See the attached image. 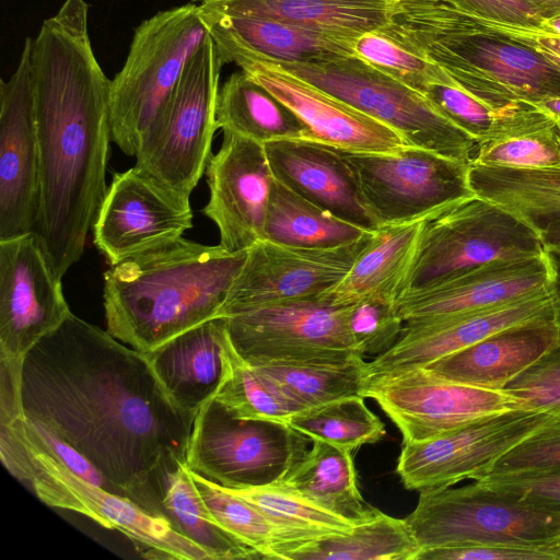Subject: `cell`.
<instances>
[{"instance_id": "d590c367", "label": "cell", "mask_w": 560, "mask_h": 560, "mask_svg": "<svg viewBox=\"0 0 560 560\" xmlns=\"http://www.w3.org/2000/svg\"><path fill=\"white\" fill-rule=\"evenodd\" d=\"M223 359L224 374L213 398L233 417L289 425L291 418L305 409L248 364L233 347L229 332Z\"/></svg>"}, {"instance_id": "cb8c5ba5", "label": "cell", "mask_w": 560, "mask_h": 560, "mask_svg": "<svg viewBox=\"0 0 560 560\" xmlns=\"http://www.w3.org/2000/svg\"><path fill=\"white\" fill-rule=\"evenodd\" d=\"M559 339L557 319L533 322L495 332L423 368L451 382L501 390Z\"/></svg>"}, {"instance_id": "ffe728a7", "label": "cell", "mask_w": 560, "mask_h": 560, "mask_svg": "<svg viewBox=\"0 0 560 560\" xmlns=\"http://www.w3.org/2000/svg\"><path fill=\"white\" fill-rule=\"evenodd\" d=\"M206 177L210 195L202 212L217 225L219 245L231 253L248 250L262 240L275 182L264 144L223 131Z\"/></svg>"}, {"instance_id": "7402d4cb", "label": "cell", "mask_w": 560, "mask_h": 560, "mask_svg": "<svg viewBox=\"0 0 560 560\" xmlns=\"http://www.w3.org/2000/svg\"><path fill=\"white\" fill-rule=\"evenodd\" d=\"M557 319L551 291L494 308L435 322H404L397 341L368 362V377L424 366L501 330Z\"/></svg>"}, {"instance_id": "60d3db41", "label": "cell", "mask_w": 560, "mask_h": 560, "mask_svg": "<svg viewBox=\"0 0 560 560\" xmlns=\"http://www.w3.org/2000/svg\"><path fill=\"white\" fill-rule=\"evenodd\" d=\"M352 49L359 59L422 95L431 84L453 81L440 66L407 49L380 30L355 38Z\"/></svg>"}, {"instance_id": "7a4b0ae2", "label": "cell", "mask_w": 560, "mask_h": 560, "mask_svg": "<svg viewBox=\"0 0 560 560\" xmlns=\"http://www.w3.org/2000/svg\"><path fill=\"white\" fill-rule=\"evenodd\" d=\"M31 75L40 159L34 233L62 279L80 260L108 187L110 80L92 48L84 0H65L43 22Z\"/></svg>"}, {"instance_id": "11a10c76", "label": "cell", "mask_w": 560, "mask_h": 560, "mask_svg": "<svg viewBox=\"0 0 560 560\" xmlns=\"http://www.w3.org/2000/svg\"><path fill=\"white\" fill-rule=\"evenodd\" d=\"M535 105L560 124V97L547 98Z\"/></svg>"}, {"instance_id": "ee69618b", "label": "cell", "mask_w": 560, "mask_h": 560, "mask_svg": "<svg viewBox=\"0 0 560 560\" xmlns=\"http://www.w3.org/2000/svg\"><path fill=\"white\" fill-rule=\"evenodd\" d=\"M346 306L352 342L363 358L376 357L397 341L404 320L393 305L366 301Z\"/></svg>"}, {"instance_id": "484cf974", "label": "cell", "mask_w": 560, "mask_h": 560, "mask_svg": "<svg viewBox=\"0 0 560 560\" xmlns=\"http://www.w3.org/2000/svg\"><path fill=\"white\" fill-rule=\"evenodd\" d=\"M202 10L276 20L317 31L351 45L382 30L398 12V0H205Z\"/></svg>"}, {"instance_id": "f6af8a7d", "label": "cell", "mask_w": 560, "mask_h": 560, "mask_svg": "<svg viewBox=\"0 0 560 560\" xmlns=\"http://www.w3.org/2000/svg\"><path fill=\"white\" fill-rule=\"evenodd\" d=\"M503 390L516 397L524 410L560 412V339L529 368L506 384Z\"/></svg>"}, {"instance_id": "9a60e30c", "label": "cell", "mask_w": 560, "mask_h": 560, "mask_svg": "<svg viewBox=\"0 0 560 560\" xmlns=\"http://www.w3.org/2000/svg\"><path fill=\"white\" fill-rule=\"evenodd\" d=\"M373 233L331 248L258 241L247 250L218 317L272 304L322 299L345 278Z\"/></svg>"}, {"instance_id": "d4e9b609", "label": "cell", "mask_w": 560, "mask_h": 560, "mask_svg": "<svg viewBox=\"0 0 560 560\" xmlns=\"http://www.w3.org/2000/svg\"><path fill=\"white\" fill-rule=\"evenodd\" d=\"M224 318L201 323L165 341L145 355L170 396L196 413L214 396L224 374Z\"/></svg>"}, {"instance_id": "8992f818", "label": "cell", "mask_w": 560, "mask_h": 560, "mask_svg": "<svg viewBox=\"0 0 560 560\" xmlns=\"http://www.w3.org/2000/svg\"><path fill=\"white\" fill-rule=\"evenodd\" d=\"M275 62L394 129L407 145L466 163L474 159L478 143L433 107L424 95L355 56L318 63Z\"/></svg>"}, {"instance_id": "5b68a950", "label": "cell", "mask_w": 560, "mask_h": 560, "mask_svg": "<svg viewBox=\"0 0 560 560\" xmlns=\"http://www.w3.org/2000/svg\"><path fill=\"white\" fill-rule=\"evenodd\" d=\"M0 425L11 432L0 446L3 466L27 483L43 503L80 513L105 528L120 532L147 558L210 560L201 547L176 532L164 517L73 474L27 439L19 419Z\"/></svg>"}, {"instance_id": "f35d334b", "label": "cell", "mask_w": 560, "mask_h": 560, "mask_svg": "<svg viewBox=\"0 0 560 560\" xmlns=\"http://www.w3.org/2000/svg\"><path fill=\"white\" fill-rule=\"evenodd\" d=\"M224 489L260 509L294 537L296 546L325 535L346 533L357 525L305 498L283 480L264 486Z\"/></svg>"}, {"instance_id": "2e32d148", "label": "cell", "mask_w": 560, "mask_h": 560, "mask_svg": "<svg viewBox=\"0 0 560 560\" xmlns=\"http://www.w3.org/2000/svg\"><path fill=\"white\" fill-rule=\"evenodd\" d=\"M189 197L133 166L115 173L92 226L109 266L183 237L192 228Z\"/></svg>"}, {"instance_id": "83f0119b", "label": "cell", "mask_w": 560, "mask_h": 560, "mask_svg": "<svg viewBox=\"0 0 560 560\" xmlns=\"http://www.w3.org/2000/svg\"><path fill=\"white\" fill-rule=\"evenodd\" d=\"M201 13L217 48L234 47L277 62L295 63H318L354 56L350 43L310 28L264 18L222 15L202 9Z\"/></svg>"}, {"instance_id": "680465c9", "label": "cell", "mask_w": 560, "mask_h": 560, "mask_svg": "<svg viewBox=\"0 0 560 560\" xmlns=\"http://www.w3.org/2000/svg\"><path fill=\"white\" fill-rule=\"evenodd\" d=\"M560 413V412H559Z\"/></svg>"}, {"instance_id": "836d02e7", "label": "cell", "mask_w": 560, "mask_h": 560, "mask_svg": "<svg viewBox=\"0 0 560 560\" xmlns=\"http://www.w3.org/2000/svg\"><path fill=\"white\" fill-rule=\"evenodd\" d=\"M373 232L339 219L273 182L262 240L306 248L348 245Z\"/></svg>"}, {"instance_id": "7dc6e473", "label": "cell", "mask_w": 560, "mask_h": 560, "mask_svg": "<svg viewBox=\"0 0 560 560\" xmlns=\"http://www.w3.org/2000/svg\"><path fill=\"white\" fill-rule=\"evenodd\" d=\"M482 489L511 500L560 512V471L514 477L481 478Z\"/></svg>"}, {"instance_id": "f907efd6", "label": "cell", "mask_w": 560, "mask_h": 560, "mask_svg": "<svg viewBox=\"0 0 560 560\" xmlns=\"http://www.w3.org/2000/svg\"><path fill=\"white\" fill-rule=\"evenodd\" d=\"M23 360L0 357V424L23 418L21 371Z\"/></svg>"}, {"instance_id": "b9f144b4", "label": "cell", "mask_w": 560, "mask_h": 560, "mask_svg": "<svg viewBox=\"0 0 560 560\" xmlns=\"http://www.w3.org/2000/svg\"><path fill=\"white\" fill-rule=\"evenodd\" d=\"M471 163L511 168H560V124L478 143Z\"/></svg>"}, {"instance_id": "e575fe53", "label": "cell", "mask_w": 560, "mask_h": 560, "mask_svg": "<svg viewBox=\"0 0 560 560\" xmlns=\"http://www.w3.org/2000/svg\"><path fill=\"white\" fill-rule=\"evenodd\" d=\"M419 551L405 518L380 511L346 533L325 535L296 546L285 560H417Z\"/></svg>"}, {"instance_id": "ac0fdd59", "label": "cell", "mask_w": 560, "mask_h": 560, "mask_svg": "<svg viewBox=\"0 0 560 560\" xmlns=\"http://www.w3.org/2000/svg\"><path fill=\"white\" fill-rule=\"evenodd\" d=\"M221 62L242 71L288 106L307 127L310 140L350 153L393 152L404 139L388 126L359 112L254 52L217 48Z\"/></svg>"}, {"instance_id": "6f0895ef", "label": "cell", "mask_w": 560, "mask_h": 560, "mask_svg": "<svg viewBox=\"0 0 560 560\" xmlns=\"http://www.w3.org/2000/svg\"><path fill=\"white\" fill-rule=\"evenodd\" d=\"M194 1H199L200 3L203 2L205 0H194Z\"/></svg>"}, {"instance_id": "8d00e7d4", "label": "cell", "mask_w": 560, "mask_h": 560, "mask_svg": "<svg viewBox=\"0 0 560 560\" xmlns=\"http://www.w3.org/2000/svg\"><path fill=\"white\" fill-rule=\"evenodd\" d=\"M211 518L261 559H285L296 546L294 537L260 509L190 470Z\"/></svg>"}, {"instance_id": "e0dca14e", "label": "cell", "mask_w": 560, "mask_h": 560, "mask_svg": "<svg viewBox=\"0 0 560 560\" xmlns=\"http://www.w3.org/2000/svg\"><path fill=\"white\" fill-rule=\"evenodd\" d=\"M71 314L39 237L0 241V357L23 360Z\"/></svg>"}, {"instance_id": "816d5d0a", "label": "cell", "mask_w": 560, "mask_h": 560, "mask_svg": "<svg viewBox=\"0 0 560 560\" xmlns=\"http://www.w3.org/2000/svg\"><path fill=\"white\" fill-rule=\"evenodd\" d=\"M479 23L488 30L502 33L535 48L551 62L560 67V36L551 35L537 28L486 22Z\"/></svg>"}, {"instance_id": "603a6c76", "label": "cell", "mask_w": 560, "mask_h": 560, "mask_svg": "<svg viewBox=\"0 0 560 560\" xmlns=\"http://www.w3.org/2000/svg\"><path fill=\"white\" fill-rule=\"evenodd\" d=\"M276 180L310 202L364 230L380 229L342 151L310 139L264 144Z\"/></svg>"}, {"instance_id": "d6a6232c", "label": "cell", "mask_w": 560, "mask_h": 560, "mask_svg": "<svg viewBox=\"0 0 560 560\" xmlns=\"http://www.w3.org/2000/svg\"><path fill=\"white\" fill-rule=\"evenodd\" d=\"M151 513L167 520L176 532L201 547L210 560L261 559L211 518L186 462L164 471Z\"/></svg>"}, {"instance_id": "ab89813d", "label": "cell", "mask_w": 560, "mask_h": 560, "mask_svg": "<svg viewBox=\"0 0 560 560\" xmlns=\"http://www.w3.org/2000/svg\"><path fill=\"white\" fill-rule=\"evenodd\" d=\"M289 425L310 440H319L347 451L373 444L386 435L385 424L353 395L295 413Z\"/></svg>"}, {"instance_id": "ba28073f", "label": "cell", "mask_w": 560, "mask_h": 560, "mask_svg": "<svg viewBox=\"0 0 560 560\" xmlns=\"http://www.w3.org/2000/svg\"><path fill=\"white\" fill-rule=\"evenodd\" d=\"M222 66L209 34L136 153V166L188 197L212 155Z\"/></svg>"}, {"instance_id": "277c9868", "label": "cell", "mask_w": 560, "mask_h": 560, "mask_svg": "<svg viewBox=\"0 0 560 560\" xmlns=\"http://www.w3.org/2000/svg\"><path fill=\"white\" fill-rule=\"evenodd\" d=\"M208 35L195 3L162 10L136 28L125 63L110 80L112 141L126 155L136 156Z\"/></svg>"}, {"instance_id": "1f68e13d", "label": "cell", "mask_w": 560, "mask_h": 560, "mask_svg": "<svg viewBox=\"0 0 560 560\" xmlns=\"http://www.w3.org/2000/svg\"><path fill=\"white\" fill-rule=\"evenodd\" d=\"M218 128L262 144L282 139H310L305 124L281 101L244 71L220 86Z\"/></svg>"}, {"instance_id": "c3c4849f", "label": "cell", "mask_w": 560, "mask_h": 560, "mask_svg": "<svg viewBox=\"0 0 560 560\" xmlns=\"http://www.w3.org/2000/svg\"><path fill=\"white\" fill-rule=\"evenodd\" d=\"M479 22L540 28L542 18L525 0H451Z\"/></svg>"}, {"instance_id": "bcb514c9", "label": "cell", "mask_w": 560, "mask_h": 560, "mask_svg": "<svg viewBox=\"0 0 560 560\" xmlns=\"http://www.w3.org/2000/svg\"><path fill=\"white\" fill-rule=\"evenodd\" d=\"M417 560H560V538L421 549Z\"/></svg>"}, {"instance_id": "db71d44e", "label": "cell", "mask_w": 560, "mask_h": 560, "mask_svg": "<svg viewBox=\"0 0 560 560\" xmlns=\"http://www.w3.org/2000/svg\"><path fill=\"white\" fill-rule=\"evenodd\" d=\"M544 19L551 18L560 13V0H525Z\"/></svg>"}, {"instance_id": "7c38bea8", "label": "cell", "mask_w": 560, "mask_h": 560, "mask_svg": "<svg viewBox=\"0 0 560 560\" xmlns=\"http://www.w3.org/2000/svg\"><path fill=\"white\" fill-rule=\"evenodd\" d=\"M222 318L233 347L250 365L363 358L350 336L348 306L327 300L272 304Z\"/></svg>"}, {"instance_id": "f1b7e54d", "label": "cell", "mask_w": 560, "mask_h": 560, "mask_svg": "<svg viewBox=\"0 0 560 560\" xmlns=\"http://www.w3.org/2000/svg\"><path fill=\"white\" fill-rule=\"evenodd\" d=\"M471 190L526 222L545 249L560 247V168H511L470 163Z\"/></svg>"}, {"instance_id": "9f6ffc18", "label": "cell", "mask_w": 560, "mask_h": 560, "mask_svg": "<svg viewBox=\"0 0 560 560\" xmlns=\"http://www.w3.org/2000/svg\"><path fill=\"white\" fill-rule=\"evenodd\" d=\"M541 32L560 36V13L548 19H544L540 28Z\"/></svg>"}, {"instance_id": "30bf717a", "label": "cell", "mask_w": 560, "mask_h": 560, "mask_svg": "<svg viewBox=\"0 0 560 560\" xmlns=\"http://www.w3.org/2000/svg\"><path fill=\"white\" fill-rule=\"evenodd\" d=\"M405 521L420 550L560 538V512L498 495L475 481L420 491Z\"/></svg>"}, {"instance_id": "9c48e42d", "label": "cell", "mask_w": 560, "mask_h": 560, "mask_svg": "<svg viewBox=\"0 0 560 560\" xmlns=\"http://www.w3.org/2000/svg\"><path fill=\"white\" fill-rule=\"evenodd\" d=\"M308 442L288 424L235 418L211 397L195 415L186 464L224 488L264 486L283 479Z\"/></svg>"}, {"instance_id": "f5cc1de1", "label": "cell", "mask_w": 560, "mask_h": 560, "mask_svg": "<svg viewBox=\"0 0 560 560\" xmlns=\"http://www.w3.org/2000/svg\"><path fill=\"white\" fill-rule=\"evenodd\" d=\"M546 256L550 270V289L553 298L557 320L560 324V247L548 248Z\"/></svg>"}, {"instance_id": "5bb4252c", "label": "cell", "mask_w": 560, "mask_h": 560, "mask_svg": "<svg viewBox=\"0 0 560 560\" xmlns=\"http://www.w3.org/2000/svg\"><path fill=\"white\" fill-rule=\"evenodd\" d=\"M557 413L515 409L440 436L401 444L396 474L408 490L446 488L486 477L495 462Z\"/></svg>"}, {"instance_id": "74e56055", "label": "cell", "mask_w": 560, "mask_h": 560, "mask_svg": "<svg viewBox=\"0 0 560 560\" xmlns=\"http://www.w3.org/2000/svg\"><path fill=\"white\" fill-rule=\"evenodd\" d=\"M249 364V363H248ZM368 362H311L253 365L305 409L353 395L362 396ZM363 397V396H362Z\"/></svg>"}, {"instance_id": "6da1fadb", "label": "cell", "mask_w": 560, "mask_h": 560, "mask_svg": "<svg viewBox=\"0 0 560 560\" xmlns=\"http://www.w3.org/2000/svg\"><path fill=\"white\" fill-rule=\"evenodd\" d=\"M72 313L24 357V418L77 450L117 494L150 513L156 486L186 462L195 415L145 353Z\"/></svg>"}, {"instance_id": "44dd1931", "label": "cell", "mask_w": 560, "mask_h": 560, "mask_svg": "<svg viewBox=\"0 0 560 560\" xmlns=\"http://www.w3.org/2000/svg\"><path fill=\"white\" fill-rule=\"evenodd\" d=\"M550 291L545 252L537 257L490 261L425 288L407 291L396 301L394 310L404 322H435Z\"/></svg>"}, {"instance_id": "d6986e66", "label": "cell", "mask_w": 560, "mask_h": 560, "mask_svg": "<svg viewBox=\"0 0 560 560\" xmlns=\"http://www.w3.org/2000/svg\"><path fill=\"white\" fill-rule=\"evenodd\" d=\"M32 38L18 67L0 83V241L35 231L40 203V159L31 75Z\"/></svg>"}, {"instance_id": "4dcf8cb0", "label": "cell", "mask_w": 560, "mask_h": 560, "mask_svg": "<svg viewBox=\"0 0 560 560\" xmlns=\"http://www.w3.org/2000/svg\"><path fill=\"white\" fill-rule=\"evenodd\" d=\"M281 479L311 501L359 524L373 518L380 510L370 506L359 490L353 452L319 440Z\"/></svg>"}, {"instance_id": "f546056e", "label": "cell", "mask_w": 560, "mask_h": 560, "mask_svg": "<svg viewBox=\"0 0 560 560\" xmlns=\"http://www.w3.org/2000/svg\"><path fill=\"white\" fill-rule=\"evenodd\" d=\"M423 95L477 143L515 137L559 124L535 104L486 98L464 89L454 80L431 84Z\"/></svg>"}, {"instance_id": "52a82bcc", "label": "cell", "mask_w": 560, "mask_h": 560, "mask_svg": "<svg viewBox=\"0 0 560 560\" xmlns=\"http://www.w3.org/2000/svg\"><path fill=\"white\" fill-rule=\"evenodd\" d=\"M545 252L526 222L474 194L424 220L404 293L490 261L537 257Z\"/></svg>"}, {"instance_id": "3957f363", "label": "cell", "mask_w": 560, "mask_h": 560, "mask_svg": "<svg viewBox=\"0 0 560 560\" xmlns=\"http://www.w3.org/2000/svg\"><path fill=\"white\" fill-rule=\"evenodd\" d=\"M246 255L182 237L110 266L103 289L107 331L147 353L218 317Z\"/></svg>"}, {"instance_id": "4fadbf2b", "label": "cell", "mask_w": 560, "mask_h": 560, "mask_svg": "<svg viewBox=\"0 0 560 560\" xmlns=\"http://www.w3.org/2000/svg\"><path fill=\"white\" fill-rule=\"evenodd\" d=\"M397 427L402 443L427 441L474 421L522 409L521 401L501 390L444 380L423 366L374 374L362 390Z\"/></svg>"}, {"instance_id": "8fae6325", "label": "cell", "mask_w": 560, "mask_h": 560, "mask_svg": "<svg viewBox=\"0 0 560 560\" xmlns=\"http://www.w3.org/2000/svg\"><path fill=\"white\" fill-rule=\"evenodd\" d=\"M343 156L380 228L423 220L469 197L470 163L418 147Z\"/></svg>"}, {"instance_id": "681fc988", "label": "cell", "mask_w": 560, "mask_h": 560, "mask_svg": "<svg viewBox=\"0 0 560 560\" xmlns=\"http://www.w3.org/2000/svg\"><path fill=\"white\" fill-rule=\"evenodd\" d=\"M19 422L27 439L62 463L73 474L116 493L109 482L77 450L24 417L19 419Z\"/></svg>"}, {"instance_id": "7bdbcfd3", "label": "cell", "mask_w": 560, "mask_h": 560, "mask_svg": "<svg viewBox=\"0 0 560 560\" xmlns=\"http://www.w3.org/2000/svg\"><path fill=\"white\" fill-rule=\"evenodd\" d=\"M556 471H560V413L501 456L483 478Z\"/></svg>"}, {"instance_id": "4316f807", "label": "cell", "mask_w": 560, "mask_h": 560, "mask_svg": "<svg viewBox=\"0 0 560 560\" xmlns=\"http://www.w3.org/2000/svg\"><path fill=\"white\" fill-rule=\"evenodd\" d=\"M424 220L374 231L345 278L322 299L337 306L366 301L394 306L405 291Z\"/></svg>"}]
</instances>
